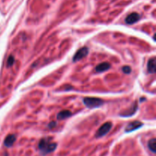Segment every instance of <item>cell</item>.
Segmentation results:
<instances>
[{"mask_svg": "<svg viewBox=\"0 0 156 156\" xmlns=\"http://www.w3.org/2000/svg\"><path fill=\"white\" fill-rule=\"evenodd\" d=\"M56 143L51 142V139L50 138H42L38 143V148L43 154L52 152L56 149Z\"/></svg>", "mask_w": 156, "mask_h": 156, "instance_id": "6da1fadb", "label": "cell"}, {"mask_svg": "<svg viewBox=\"0 0 156 156\" xmlns=\"http://www.w3.org/2000/svg\"><path fill=\"white\" fill-rule=\"evenodd\" d=\"M83 102L89 109L100 107L104 104L103 99L96 97H85L83 99Z\"/></svg>", "mask_w": 156, "mask_h": 156, "instance_id": "7a4b0ae2", "label": "cell"}, {"mask_svg": "<svg viewBox=\"0 0 156 156\" xmlns=\"http://www.w3.org/2000/svg\"><path fill=\"white\" fill-rule=\"evenodd\" d=\"M111 128H112V123L111 122H105V124H103L100 128H98V132L96 133V137L97 138H100V137L105 136V135H107L110 132Z\"/></svg>", "mask_w": 156, "mask_h": 156, "instance_id": "3957f363", "label": "cell"}, {"mask_svg": "<svg viewBox=\"0 0 156 156\" xmlns=\"http://www.w3.org/2000/svg\"><path fill=\"white\" fill-rule=\"evenodd\" d=\"M88 54H89V48L86 47H82L79 50H78L77 52L75 54L74 57H73V61H79V60H80L83 57H86L88 55Z\"/></svg>", "mask_w": 156, "mask_h": 156, "instance_id": "277c9868", "label": "cell"}, {"mask_svg": "<svg viewBox=\"0 0 156 156\" xmlns=\"http://www.w3.org/2000/svg\"><path fill=\"white\" fill-rule=\"evenodd\" d=\"M143 124L141 122L139 121H133V122H130L127 125L126 128L125 129V132H130L134 131V130H136L138 128H139L140 127L142 126Z\"/></svg>", "mask_w": 156, "mask_h": 156, "instance_id": "5b68a950", "label": "cell"}, {"mask_svg": "<svg viewBox=\"0 0 156 156\" xmlns=\"http://www.w3.org/2000/svg\"><path fill=\"white\" fill-rule=\"evenodd\" d=\"M137 109H138V104L136 102L129 109H127V110H125L124 112H121V113L120 114V115L124 117L131 116V115H133L136 112Z\"/></svg>", "mask_w": 156, "mask_h": 156, "instance_id": "8992f818", "label": "cell"}, {"mask_svg": "<svg viewBox=\"0 0 156 156\" xmlns=\"http://www.w3.org/2000/svg\"><path fill=\"white\" fill-rule=\"evenodd\" d=\"M139 18H140V16L138 13L133 12L131 13V14H129V15L126 18L125 21L126 24H134L135 22H136L137 21H139Z\"/></svg>", "mask_w": 156, "mask_h": 156, "instance_id": "52a82bcc", "label": "cell"}, {"mask_svg": "<svg viewBox=\"0 0 156 156\" xmlns=\"http://www.w3.org/2000/svg\"><path fill=\"white\" fill-rule=\"evenodd\" d=\"M111 68V64H110L108 62H103L101 63H99L96 67L95 70L98 73H101V72H104L105 70H108Z\"/></svg>", "mask_w": 156, "mask_h": 156, "instance_id": "ba28073f", "label": "cell"}, {"mask_svg": "<svg viewBox=\"0 0 156 156\" xmlns=\"http://www.w3.org/2000/svg\"><path fill=\"white\" fill-rule=\"evenodd\" d=\"M15 140H16V136H15V135H13V134L8 135V136L5 138V141H4V145L6 147H11V145L15 143Z\"/></svg>", "mask_w": 156, "mask_h": 156, "instance_id": "9c48e42d", "label": "cell"}, {"mask_svg": "<svg viewBox=\"0 0 156 156\" xmlns=\"http://www.w3.org/2000/svg\"><path fill=\"white\" fill-rule=\"evenodd\" d=\"M155 59H154V57H152L148 60V63H147V70H148V73H155Z\"/></svg>", "mask_w": 156, "mask_h": 156, "instance_id": "30bf717a", "label": "cell"}, {"mask_svg": "<svg viewBox=\"0 0 156 156\" xmlns=\"http://www.w3.org/2000/svg\"><path fill=\"white\" fill-rule=\"evenodd\" d=\"M72 115V112L69 110H63L57 114V119L63 120V119H67Z\"/></svg>", "mask_w": 156, "mask_h": 156, "instance_id": "8fae6325", "label": "cell"}, {"mask_svg": "<svg viewBox=\"0 0 156 156\" xmlns=\"http://www.w3.org/2000/svg\"><path fill=\"white\" fill-rule=\"evenodd\" d=\"M148 147L151 152L155 153V151H156V139L155 138H153L148 141Z\"/></svg>", "mask_w": 156, "mask_h": 156, "instance_id": "7c38bea8", "label": "cell"}, {"mask_svg": "<svg viewBox=\"0 0 156 156\" xmlns=\"http://www.w3.org/2000/svg\"><path fill=\"white\" fill-rule=\"evenodd\" d=\"M15 62V58L13 56H9L8 58V60H7V67H11L12 66V64Z\"/></svg>", "mask_w": 156, "mask_h": 156, "instance_id": "4fadbf2b", "label": "cell"}, {"mask_svg": "<svg viewBox=\"0 0 156 156\" xmlns=\"http://www.w3.org/2000/svg\"><path fill=\"white\" fill-rule=\"evenodd\" d=\"M123 71L125 73L129 74V73H130L131 72V67H129V66H124V67H123Z\"/></svg>", "mask_w": 156, "mask_h": 156, "instance_id": "5bb4252c", "label": "cell"}, {"mask_svg": "<svg viewBox=\"0 0 156 156\" xmlns=\"http://www.w3.org/2000/svg\"><path fill=\"white\" fill-rule=\"evenodd\" d=\"M56 122L53 121V122H51L50 124H49V128H53V127L56 126Z\"/></svg>", "mask_w": 156, "mask_h": 156, "instance_id": "9a60e30c", "label": "cell"}]
</instances>
